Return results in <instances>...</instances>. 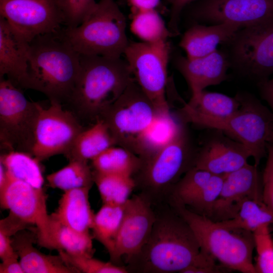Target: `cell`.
Wrapping results in <instances>:
<instances>
[{
	"mask_svg": "<svg viewBox=\"0 0 273 273\" xmlns=\"http://www.w3.org/2000/svg\"><path fill=\"white\" fill-rule=\"evenodd\" d=\"M126 269L134 272L219 273L225 268L201 250L186 221L169 205L156 212L150 235L141 250L126 260Z\"/></svg>",
	"mask_w": 273,
	"mask_h": 273,
	"instance_id": "cell-1",
	"label": "cell"
},
{
	"mask_svg": "<svg viewBox=\"0 0 273 273\" xmlns=\"http://www.w3.org/2000/svg\"><path fill=\"white\" fill-rule=\"evenodd\" d=\"M134 80L121 57L80 55L79 73L66 104L79 120L96 122Z\"/></svg>",
	"mask_w": 273,
	"mask_h": 273,
	"instance_id": "cell-2",
	"label": "cell"
},
{
	"mask_svg": "<svg viewBox=\"0 0 273 273\" xmlns=\"http://www.w3.org/2000/svg\"><path fill=\"white\" fill-rule=\"evenodd\" d=\"M62 28L29 43L28 88L63 105L70 96L80 71V55L64 38Z\"/></svg>",
	"mask_w": 273,
	"mask_h": 273,
	"instance_id": "cell-3",
	"label": "cell"
},
{
	"mask_svg": "<svg viewBox=\"0 0 273 273\" xmlns=\"http://www.w3.org/2000/svg\"><path fill=\"white\" fill-rule=\"evenodd\" d=\"M241 103L239 110L225 118H212L182 113L186 121L223 132L241 143L258 166L266 157L267 146L273 134V113L255 96L247 93L236 95Z\"/></svg>",
	"mask_w": 273,
	"mask_h": 273,
	"instance_id": "cell-4",
	"label": "cell"
},
{
	"mask_svg": "<svg viewBox=\"0 0 273 273\" xmlns=\"http://www.w3.org/2000/svg\"><path fill=\"white\" fill-rule=\"evenodd\" d=\"M168 202L188 223L202 251L227 269L242 273H256L252 259L255 248L253 233L225 228L218 222L192 211L179 203Z\"/></svg>",
	"mask_w": 273,
	"mask_h": 273,
	"instance_id": "cell-5",
	"label": "cell"
},
{
	"mask_svg": "<svg viewBox=\"0 0 273 273\" xmlns=\"http://www.w3.org/2000/svg\"><path fill=\"white\" fill-rule=\"evenodd\" d=\"M62 31L80 55L121 57L129 43L126 18L114 0H99L79 25Z\"/></svg>",
	"mask_w": 273,
	"mask_h": 273,
	"instance_id": "cell-6",
	"label": "cell"
},
{
	"mask_svg": "<svg viewBox=\"0 0 273 273\" xmlns=\"http://www.w3.org/2000/svg\"><path fill=\"white\" fill-rule=\"evenodd\" d=\"M195 156L184 127L171 143L143 162L136 174V186L153 204L167 200L176 183L194 166Z\"/></svg>",
	"mask_w": 273,
	"mask_h": 273,
	"instance_id": "cell-7",
	"label": "cell"
},
{
	"mask_svg": "<svg viewBox=\"0 0 273 273\" xmlns=\"http://www.w3.org/2000/svg\"><path fill=\"white\" fill-rule=\"evenodd\" d=\"M41 107L39 103L27 100L21 89L10 80L0 77L1 149L32 155L36 125Z\"/></svg>",
	"mask_w": 273,
	"mask_h": 273,
	"instance_id": "cell-8",
	"label": "cell"
},
{
	"mask_svg": "<svg viewBox=\"0 0 273 273\" xmlns=\"http://www.w3.org/2000/svg\"><path fill=\"white\" fill-rule=\"evenodd\" d=\"M159 111L134 80L99 119L107 125L116 146L134 153L138 138Z\"/></svg>",
	"mask_w": 273,
	"mask_h": 273,
	"instance_id": "cell-9",
	"label": "cell"
},
{
	"mask_svg": "<svg viewBox=\"0 0 273 273\" xmlns=\"http://www.w3.org/2000/svg\"><path fill=\"white\" fill-rule=\"evenodd\" d=\"M226 44L230 67L243 76L258 83L273 75V22L241 28Z\"/></svg>",
	"mask_w": 273,
	"mask_h": 273,
	"instance_id": "cell-10",
	"label": "cell"
},
{
	"mask_svg": "<svg viewBox=\"0 0 273 273\" xmlns=\"http://www.w3.org/2000/svg\"><path fill=\"white\" fill-rule=\"evenodd\" d=\"M170 53L164 41L129 42L124 54L134 80L159 110L169 109L165 94Z\"/></svg>",
	"mask_w": 273,
	"mask_h": 273,
	"instance_id": "cell-11",
	"label": "cell"
},
{
	"mask_svg": "<svg viewBox=\"0 0 273 273\" xmlns=\"http://www.w3.org/2000/svg\"><path fill=\"white\" fill-rule=\"evenodd\" d=\"M41 107L37 119L32 155L41 161L56 155H65L83 128L70 110L58 102Z\"/></svg>",
	"mask_w": 273,
	"mask_h": 273,
	"instance_id": "cell-12",
	"label": "cell"
},
{
	"mask_svg": "<svg viewBox=\"0 0 273 273\" xmlns=\"http://www.w3.org/2000/svg\"><path fill=\"white\" fill-rule=\"evenodd\" d=\"M188 6V14L195 23L243 28L273 22V0H195Z\"/></svg>",
	"mask_w": 273,
	"mask_h": 273,
	"instance_id": "cell-13",
	"label": "cell"
},
{
	"mask_svg": "<svg viewBox=\"0 0 273 273\" xmlns=\"http://www.w3.org/2000/svg\"><path fill=\"white\" fill-rule=\"evenodd\" d=\"M0 16L28 42L65 25L56 0H0Z\"/></svg>",
	"mask_w": 273,
	"mask_h": 273,
	"instance_id": "cell-14",
	"label": "cell"
},
{
	"mask_svg": "<svg viewBox=\"0 0 273 273\" xmlns=\"http://www.w3.org/2000/svg\"><path fill=\"white\" fill-rule=\"evenodd\" d=\"M7 174L5 184L0 189L1 207L9 210L24 222L35 225L38 244L49 249L50 214L43 189L36 188L17 179L7 171Z\"/></svg>",
	"mask_w": 273,
	"mask_h": 273,
	"instance_id": "cell-15",
	"label": "cell"
},
{
	"mask_svg": "<svg viewBox=\"0 0 273 273\" xmlns=\"http://www.w3.org/2000/svg\"><path fill=\"white\" fill-rule=\"evenodd\" d=\"M153 204L141 193L124 204L123 219L119 230L111 261L126 260L136 254L147 241L156 219Z\"/></svg>",
	"mask_w": 273,
	"mask_h": 273,
	"instance_id": "cell-16",
	"label": "cell"
},
{
	"mask_svg": "<svg viewBox=\"0 0 273 273\" xmlns=\"http://www.w3.org/2000/svg\"><path fill=\"white\" fill-rule=\"evenodd\" d=\"M258 166L248 162L241 168L224 175L220 194L209 217L214 221L233 218L244 201L263 202L262 177Z\"/></svg>",
	"mask_w": 273,
	"mask_h": 273,
	"instance_id": "cell-17",
	"label": "cell"
},
{
	"mask_svg": "<svg viewBox=\"0 0 273 273\" xmlns=\"http://www.w3.org/2000/svg\"><path fill=\"white\" fill-rule=\"evenodd\" d=\"M224 176L194 166L174 186L167 201L179 203L192 211L209 217L220 194Z\"/></svg>",
	"mask_w": 273,
	"mask_h": 273,
	"instance_id": "cell-18",
	"label": "cell"
},
{
	"mask_svg": "<svg viewBox=\"0 0 273 273\" xmlns=\"http://www.w3.org/2000/svg\"><path fill=\"white\" fill-rule=\"evenodd\" d=\"M212 134L196 153L194 167L212 174L224 175L248 163L251 157L241 143L223 132L214 129Z\"/></svg>",
	"mask_w": 273,
	"mask_h": 273,
	"instance_id": "cell-19",
	"label": "cell"
},
{
	"mask_svg": "<svg viewBox=\"0 0 273 273\" xmlns=\"http://www.w3.org/2000/svg\"><path fill=\"white\" fill-rule=\"evenodd\" d=\"M175 65L188 83L192 96L200 93L209 86L225 81L230 67L226 54L218 50L195 59L178 56L175 59Z\"/></svg>",
	"mask_w": 273,
	"mask_h": 273,
	"instance_id": "cell-20",
	"label": "cell"
},
{
	"mask_svg": "<svg viewBox=\"0 0 273 273\" xmlns=\"http://www.w3.org/2000/svg\"><path fill=\"white\" fill-rule=\"evenodd\" d=\"M29 43L0 16V77L28 88Z\"/></svg>",
	"mask_w": 273,
	"mask_h": 273,
	"instance_id": "cell-21",
	"label": "cell"
},
{
	"mask_svg": "<svg viewBox=\"0 0 273 273\" xmlns=\"http://www.w3.org/2000/svg\"><path fill=\"white\" fill-rule=\"evenodd\" d=\"M240 28L228 23L209 25L195 23L184 33L179 46L189 59L202 57L217 50L219 44L226 43Z\"/></svg>",
	"mask_w": 273,
	"mask_h": 273,
	"instance_id": "cell-22",
	"label": "cell"
},
{
	"mask_svg": "<svg viewBox=\"0 0 273 273\" xmlns=\"http://www.w3.org/2000/svg\"><path fill=\"white\" fill-rule=\"evenodd\" d=\"M37 237L25 230L12 239L25 273H78L58 255L45 254L33 246Z\"/></svg>",
	"mask_w": 273,
	"mask_h": 273,
	"instance_id": "cell-23",
	"label": "cell"
},
{
	"mask_svg": "<svg viewBox=\"0 0 273 273\" xmlns=\"http://www.w3.org/2000/svg\"><path fill=\"white\" fill-rule=\"evenodd\" d=\"M184 126L170 110L159 111L138 138L134 153L144 162L171 143Z\"/></svg>",
	"mask_w": 273,
	"mask_h": 273,
	"instance_id": "cell-24",
	"label": "cell"
},
{
	"mask_svg": "<svg viewBox=\"0 0 273 273\" xmlns=\"http://www.w3.org/2000/svg\"><path fill=\"white\" fill-rule=\"evenodd\" d=\"M90 187L64 192L56 211L51 215L62 224L81 233H89L95 214L89 201Z\"/></svg>",
	"mask_w": 273,
	"mask_h": 273,
	"instance_id": "cell-25",
	"label": "cell"
},
{
	"mask_svg": "<svg viewBox=\"0 0 273 273\" xmlns=\"http://www.w3.org/2000/svg\"><path fill=\"white\" fill-rule=\"evenodd\" d=\"M113 146L116 144L108 127L103 120L99 119L79 133L64 156L69 160L92 161Z\"/></svg>",
	"mask_w": 273,
	"mask_h": 273,
	"instance_id": "cell-26",
	"label": "cell"
},
{
	"mask_svg": "<svg viewBox=\"0 0 273 273\" xmlns=\"http://www.w3.org/2000/svg\"><path fill=\"white\" fill-rule=\"evenodd\" d=\"M93 237L81 233L62 224L50 214L49 249L62 250L79 256H93Z\"/></svg>",
	"mask_w": 273,
	"mask_h": 273,
	"instance_id": "cell-27",
	"label": "cell"
},
{
	"mask_svg": "<svg viewBox=\"0 0 273 273\" xmlns=\"http://www.w3.org/2000/svg\"><path fill=\"white\" fill-rule=\"evenodd\" d=\"M241 106L238 96L230 97L223 94L203 90L192 96L185 103L180 113H191L212 118H225L236 112Z\"/></svg>",
	"mask_w": 273,
	"mask_h": 273,
	"instance_id": "cell-28",
	"label": "cell"
},
{
	"mask_svg": "<svg viewBox=\"0 0 273 273\" xmlns=\"http://www.w3.org/2000/svg\"><path fill=\"white\" fill-rule=\"evenodd\" d=\"M94 170L107 174L132 176L141 169L143 160L121 146H112L92 160Z\"/></svg>",
	"mask_w": 273,
	"mask_h": 273,
	"instance_id": "cell-29",
	"label": "cell"
},
{
	"mask_svg": "<svg viewBox=\"0 0 273 273\" xmlns=\"http://www.w3.org/2000/svg\"><path fill=\"white\" fill-rule=\"evenodd\" d=\"M124 204H103L95 214L92 229L93 237L108 252L110 258L114 254L115 242L123 219Z\"/></svg>",
	"mask_w": 273,
	"mask_h": 273,
	"instance_id": "cell-30",
	"label": "cell"
},
{
	"mask_svg": "<svg viewBox=\"0 0 273 273\" xmlns=\"http://www.w3.org/2000/svg\"><path fill=\"white\" fill-rule=\"evenodd\" d=\"M40 162L29 153L16 151L6 152L0 157L10 175L41 189L44 180Z\"/></svg>",
	"mask_w": 273,
	"mask_h": 273,
	"instance_id": "cell-31",
	"label": "cell"
},
{
	"mask_svg": "<svg viewBox=\"0 0 273 273\" xmlns=\"http://www.w3.org/2000/svg\"><path fill=\"white\" fill-rule=\"evenodd\" d=\"M216 222L228 229L243 230L253 233L262 225H273V211L263 203L247 200L242 203L234 217Z\"/></svg>",
	"mask_w": 273,
	"mask_h": 273,
	"instance_id": "cell-32",
	"label": "cell"
},
{
	"mask_svg": "<svg viewBox=\"0 0 273 273\" xmlns=\"http://www.w3.org/2000/svg\"><path fill=\"white\" fill-rule=\"evenodd\" d=\"M93 176L103 204L124 205L136 187L132 176L102 173L95 170Z\"/></svg>",
	"mask_w": 273,
	"mask_h": 273,
	"instance_id": "cell-33",
	"label": "cell"
},
{
	"mask_svg": "<svg viewBox=\"0 0 273 273\" xmlns=\"http://www.w3.org/2000/svg\"><path fill=\"white\" fill-rule=\"evenodd\" d=\"M69 163L47 176L50 187L64 192L71 189L90 187L94 181L93 171L86 161L69 160Z\"/></svg>",
	"mask_w": 273,
	"mask_h": 273,
	"instance_id": "cell-34",
	"label": "cell"
},
{
	"mask_svg": "<svg viewBox=\"0 0 273 273\" xmlns=\"http://www.w3.org/2000/svg\"><path fill=\"white\" fill-rule=\"evenodd\" d=\"M130 29L141 41L148 43L167 41L169 37L173 36L155 9L132 13Z\"/></svg>",
	"mask_w": 273,
	"mask_h": 273,
	"instance_id": "cell-35",
	"label": "cell"
},
{
	"mask_svg": "<svg viewBox=\"0 0 273 273\" xmlns=\"http://www.w3.org/2000/svg\"><path fill=\"white\" fill-rule=\"evenodd\" d=\"M269 224H264L253 232L257 256L254 264L256 273H273V238Z\"/></svg>",
	"mask_w": 273,
	"mask_h": 273,
	"instance_id": "cell-36",
	"label": "cell"
},
{
	"mask_svg": "<svg viewBox=\"0 0 273 273\" xmlns=\"http://www.w3.org/2000/svg\"><path fill=\"white\" fill-rule=\"evenodd\" d=\"M59 254L70 266L78 272L83 273H127L125 267L110 262H105L93 256H79L68 254L63 251Z\"/></svg>",
	"mask_w": 273,
	"mask_h": 273,
	"instance_id": "cell-37",
	"label": "cell"
},
{
	"mask_svg": "<svg viewBox=\"0 0 273 273\" xmlns=\"http://www.w3.org/2000/svg\"><path fill=\"white\" fill-rule=\"evenodd\" d=\"M65 19L66 27L79 25L95 7V0H56Z\"/></svg>",
	"mask_w": 273,
	"mask_h": 273,
	"instance_id": "cell-38",
	"label": "cell"
},
{
	"mask_svg": "<svg viewBox=\"0 0 273 273\" xmlns=\"http://www.w3.org/2000/svg\"><path fill=\"white\" fill-rule=\"evenodd\" d=\"M266 162L262 174L263 202L273 211V145L267 146Z\"/></svg>",
	"mask_w": 273,
	"mask_h": 273,
	"instance_id": "cell-39",
	"label": "cell"
},
{
	"mask_svg": "<svg viewBox=\"0 0 273 273\" xmlns=\"http://www.w3.org/2000/svg\"><path fill=\"white\" fill-rule=\"evenodd\" d=\"M195 0H169L170 4L168 28L173 36L179 33L178 25L180 16L185 9Z\"/></svg>",
	"mask_w": 273,
	"mask_h": 273,
	"instance_id": "cell-40",
	"label": "cell"
},
{
	"mask_svg": "<svg viewBox=\"0 0 273 273\" xmlns=\"http://www.w3.org/2000/svg\"><path fill=\"white\" fill-rule=\"evenodd\" d=\"M28 224L10 213L9 216L0 221V232L10 237L25 229Z\"/></svg>",
	"mask_w": 273,
	"mask_h": 273,
	"instance_id": "cell-41",
	"label": "cell"
},
{
	"mask_svg": "<svg viewBox=\"0 0 273 273\" xmlns=\"http://www.w3.org/2000/svg\"><path fill=\"white\" fill-rule=\"evenodd\" d=\"M0 258L2 261L19 258L12 244L11 237L0 232Z\"/></svg>",
	"mask_w": 273,
	"mask_h": 273,
	"instance_id": "cell-42",
	"label": "cell"
},
{
	"mask_svg": "<svg viewBox=\"0 0 273 273\" xmlns=\"http://www.w3.org/2000/svg\"><path fill=\"white\" fill-rule=\"evenodd\" d=\"M257 84L262 99L266 102L273 113V75Z\"/></svg>",
	"mask_w": 273,
	"mask_h": 273,
	"instance_id": "cell-43",
	"label": "cell"
},
{
	"mask_svg": "<svg viewBox=\"0 0 273 273\" xmlns=\"http://www.w3.org/2000/svg\"><path fill=\"white\" fill-rule=\"evenodd\" d=\"M19 258L2 261L0 264V273H25Z\"/></svg>",
	"mask_w": 273,
	"mask_h": 273,
	"instance_id": "cell-44",
	"label": "cell"
},
{
	"mask_svg": "<svg viewBox=\"0 0 273 273\" xmlns=\"http://www.w3.org/2000/svg\"><path fill=\"white\" fill-rule=\"evenodd\" d=\"M132 7V13L139 11L156 10L161 0H129Z\"/></svg>",
	"mask_w": 273,
	"mask_h": 273,
	"instance_id": "cell-45",
	"label": "cell"
},
{
	"mask_svg": "<svg viewBox=\"0 0 273 273\" xmlns=\"http://www.w3.org/2000/svg\"><path fill=\"white\" fill-rule=\"evenodd\" d=\"M269 143L273 145V134L272 135V136H271V138L270 139V142H269Z\"/></svg>",
	"mask_w": 273,
	"mask_h": 273,
	"instance_id": "cell-46",
	"label": "cell"
}]
</instances>
